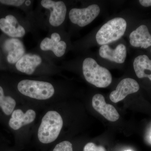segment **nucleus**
<instances>
[{"mask_svg":"<svg viewBox=\"0 0 151 151\" xmlns=\"http://www.w3.org/2000/svg\"><path fill=\"white\" fill-rule=\"evenodd\" d=\"M139 88V85L134 79L124 78L119 82L116 90L111 92L110 100L113 103H118L125 99L129 94L138 92Z\"/></svg>","mask_w":151,"mask_h":151,"instance_id":"nucleus-7","label":"nucleus"},{"mask_svg":"<svg viewBox=\"0 0 151 151\" xmlns=\"http://www.w3.org/2000/svg\"><path fill=\"white\" fill-rule=\"evenodd\" d=\"M100 9L97 4H92L84 8L71 9L68 14L71 22L80 27L88 25L100 13Z\"/></svg>","mask_w":151,"mask_h":151,"instance_id":"nucleus-5","label":"nucleus"},{"mask_svg":"<svg viewBox=\"0 0 151 151\" xmlns=\"http://www.w3.org/2000/svg\"><path fill=\"white\" fill-rule=\"evenodd\" d=\"M17 89L25 96L37 100L49 99L55 93L54 87L50 83L29 79L20 81L18 84Z\"/></svg>","mask_w":151,"mask_h":151,"instance_id":"nucleus-4","label":"nucleus"},{"mask_svg":"<svg viewBox=\"0 0 151 151\" xmlns=\"http://www.w3.org/2000/svg\"><path fill=\"white\" fill-rule=\"evenodd\" d=\"M36 117L35 111L29 109L25 113L20 109L15 110L12 113V117L9 121V126L14 130H18L23 126L31 123Z\"/></svg>","mask_w":151,"mask_h":151,"instance_id":"nucleus-15","label":"nucleus"},{"mask_svg":"<svg viewBox=\"0 0 151 151\" xmlns=\"http://www.w3.org/2000/svg\"></svg>","mask_w":151,"mask_h":151,"instance_id":"nucleus-23","label":"nucleus"},{"mask_svg":"<svg viewBox=\"0 0 151 151\" xmlns=\"http://www.w3.org/2000/svg\"><path fill=\"white\" fill-rule=\"evenodd\" d=\"M16 105L14 99L10 96L4 95V89L0 86V108L6 115H11Z\"/></svg>","mask_w":151,"mask_h":151,"instance_id":"nucleus-17","label":"nucleus"},{"mask_svg":"<svg viewBox=\"0 0 151 151\" xmlns=\"http://www.w3.org/2000/svg\"><path fill=\"white\" fill-rule=\"evenodd\" d=\"M100 56L112 62L122 64L125 62L127 56V49L123 44H120L113 49L108 45H103L99 49Z\"/></svg>","mask_w":151,"mask_h":151,"instance_id":"nucleus-12","label":"nucleus"},{"mask_svg":"<svg viewBox=\"0 0 151 151\" xmlns=\"http://www.w3.org/2000/svg\"><path fill=\"white\" fill-rule=\"evenodd\" d=\"M84 151H106L105 148L102 146H97L94 143H87L84 146Z\"/></svg>","mask_w":151,"mask_h":151,"instance_id":"nucleus-19","label":"nucleus"},{"mask_svg":"<svg viewBox=\"0 0 151 151\" xmlns=\"http://www.w3.org/2000/svg\"><path fill=\"white\" fill-rule=\"evenodd\" d=\"M53 151H73L72 144L68 141H63L57 144Z\"/></svg>","mask_w":151,"mask_h":151,"instance_id":"nucleus-18","label":"nucleus"},{"mask_svg":"<svg viewBox=\"0 0 151 151\" xmlns=\"http://www.w3.org/2000/svg\"><path fill=\"white\" fill-rule=\"evenodd\" d=\"M63 121L59 113L49 111L44 116L38 131V137L41 142L48 144L54 142L59 136Z\"/></svg>","mask_w":151,"mask_h":151,"instance_id":"nucleus-2","label":"nucleus"},{"mask_svg":"<svg viewBox=\"0 0 151 151\" xmlns=\"http://www.w3.org/2000/svg\"><path fill=\"white\" fill-rule=\"evenodd\" d=\"M125 151H132V150H126Z\"/></svg>","mask_w":151,"mask_h":151,"instance_id":"nucleus-22","label":"nucleus"},{"mask_svg":"<svg viewBox=\"0 0 151 151\" xmlns=\"http://www.w3.org/2000/svg\"><path fill=\"white\" fill-rule=\"evenodd\" d=\"M92 105L95 111L108 121L115 122L120 118V115L115 107L111 104H107L104 96L102 94H97L93 96Z\"/></svg>","mask_w":151,"mask_h":151,"instance_id":"nucleus-8","label":"nucleus"},{"mask_svg":"<svg viewBox=\"0 0 151 151\" xmlns=\"http://www.w3.org/2000/svg\"><path fill=\"white\" fill-rule=\"evenodd\" d=\"M4 49L7 52V60L10 64H16L25 53L22 42L17 38H11L4 44Z\"/></svg>","mask_w":151,"mask_h":151,"instance_id":"nucleus-10","label":"nucleus"},{"mask_svg":"<svg viewBox=\"0 0 151 151\" xmlns=\"http://www.w3.org/2000/svg\"><path fill=\"white\" fill-rule=\"evenodd\" d=\"M25 1L24 0H0V3L2 4L16 7L22 5Z\"/></svg>","mask_w":151,"mask_h":151,"instance_id":"nucleus-20","label":"nucleus"},{"mask_svg":"<svg viewBox=\"0 0 151 151\" xmlns=\"http://www.w3.org/2000/svg\"><path fill=\"white\" fill-rule=\"evenodd\" d=\"M83 75L86 81L99 88H105L111 84L112 76L107 68L101 66L92 58H87L82 64Z\"/></svg>","mask_w":151,"mask_h":151,"instance_id":"nucleus-1","label":"nucleus"},{"mask_svg":"<svg viewBox=\"0 0 151 151\" xmlns=\"http://www.w3.org/2000/svg\"><path fill=\"white\" fill-rule=\"evenodd\" d=\"M139 2L141 5L144 7H149L151 6V0H140Z\"/></svg>","mask_w":151,"mask_h":151,"instance_id":"nucleus-21","label":"nucleus"},{"mask_svg":"<svg viewBox=\"0 0 151 151\" xmlns=\"http://www.w3.org/2000/svg\"><path fill=\"white\" fill-rule=\"evenodd\" d=\"M0 29L12 38H20L26 34L24 28L19 24L16 18L12 15H8L0 19Z\"/></svg>","mask_w":151,"mask_h":151,"instance_id":"nucleus-9","label":"nucleus"},{"mask_svg":"<svg viewBox=\"0 0 151 151\" xmlns=\"http://www.w3.org/2000/svg\"><path fill=\"white\" fill-rule=\"evenodd\" d=\"M42 59L36 54H25L15 64L17 70L20 72L32 75L38 66L41 64Z\"/></svg>","mask_w":151,"mask_h":151,"instance_id":"nucleus-14","label":"nucleus"},{"mask_svg":"<svg viewBox=\"0 0 151 151\" xmlns=\"http://www.w3.org/2000/svg\"><path fill=\"white\" fill-rule=\"evenodd\" d=\"M127 28L125 19L116 17L103 24L96 35L97 43L101 45L108 44L119 40L124 35Z\"/></svg>","mask_w":151,"mask_h":151,"instance_id":"nucleus-3","label":"nucleus"},{"mask_svg":"<svg viewBox=\"0 0 151 151\" xmlns=\"http://www.w3.org/2000/svg\"><path fill=\"white\" fill-rule=\"evenodd\" d=\"M130 44L134 47L147 48L151 46V35L145 25H142L129 36Z\"/></svg>","mask_w":151,"mask_h":151,"instance_id":"nucleus-13","label":"nucleus"},{"mask_svg":"<svg viewBox=\"0 0 151 151\" xmlns=\"http://www.w3.org/2000/svg\"><path fill=\"white\" fill-rule=\"evenodd\" d=\"M59 34L53 33L51 37H46L42 41L40 48L43 51L51 50L58 57H61L65 54L67 44L63 41L60 40Z\"/></svg>","mask_w":151,"mask_h":151,"instance_id":"nucleus-11","label":"nucleus"},{"mask_svg":"<svg viewBox=\"0 0 151 151\" xmlns=\"http://www.w3.org/2000/svg\"><path fill=\"white\" fill-rule=\"evenodd\" d=\"M133 66L138 78H148L151 81V60L147 55L137 57L133 63Z\"/></svg>","mask_w":151,"mask_h":151,"instance_id":"nucleus-16","label":"nucleus"},{"mask_svg":"<svg viewBox=\"0 0 151 151\" xmlns=\"http://www.w3.org/2000/svg\"><path fill=\"white\" fill-rule=\"evenodd\" d=\"M41 5L44 8L50 11L49 22L52 26H59L65 20L67 13V8L62 1L42 0Z\"/></svg>","mask_w":151,"mask_h":151,"instance_id":"nucleus-6","label":"nucleus"},{"mask_svg":"<svg viewBox=\"0 0 151 151\" xmlns=\"http://www.w3.org/2000/svg\"></svg>","mask_w":151,"mask_h":151,"instance_id":"nucleus-24","label":"nucleus"}]
</instances>
